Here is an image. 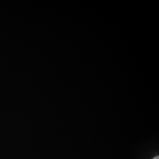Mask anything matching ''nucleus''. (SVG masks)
Listing matches in <instances>:
<instances>
[{
    "label": "nucleus",
    "instance_id": "obj_1",
    "mask_svg": "<svg viewBox=\"0 0 159 159\" xmlns=\"http://www.w3.org/2000/svg\"><path fill=\"white\" fill-rule=\"evenodd\" d=\"M153 159H159V156H158H158H155V157H154Z\"/></svg>",
    "mask_w": 159,
    "mask_h": 159
}]
</instances>
